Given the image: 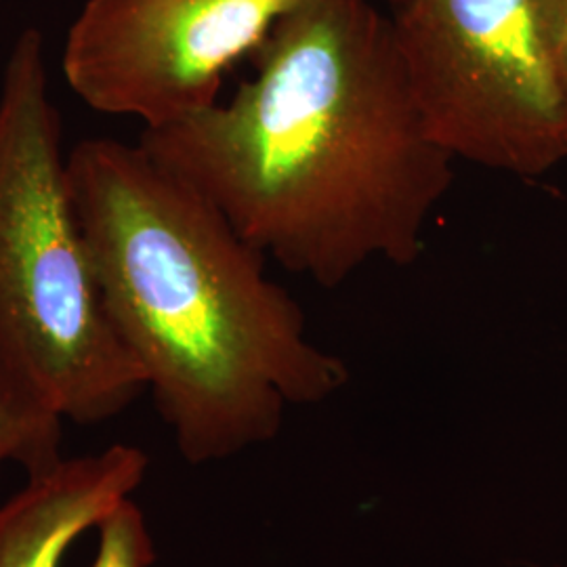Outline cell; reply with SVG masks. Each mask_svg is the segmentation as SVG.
I'll list each match as a JSON object with an SVG mask.
<instances>
[{"mask_svg": "<svg viewBox=\"0 0 567 567\" xmlns=\"http://www.w3.org/2000/svg\"><path fill=\"white\" fill-rule=\"evenodd\" d=\"M0 355L65 423L112 421L147 391L82 231L34 28L0 84Z\"/></svg>", "mask_w": 567, "mask_h": 567, "instance_id": "obj_3", "label": "cell"}, {"mask_svg": "<svg viewBox=\"0 0 567 567\" xmlns=\"http://www.w3.org/2000/svg\"><path fill=\"white\" fill-rule=\"evenodd\" d=\"M297 0H86L61 53L63 79L93 112L163 128L219 102Z\"/></svg>", "mask_w": 567, "mask_h": 567, "instance_id": "obj_5", "label": "cell"}, {"mask_svg": "<svg viewBox=\"0 0 567 567\" xmlns=\"http://www.w3.org/2000/svg\"><path fill=\"white\" fill-rule=\"evenodd\" d=\"M97 548L89 567H152L156 547L142 508L126 498L95 527Z\"/></svg>", "mask_w": 567, "mask_h": 567, "instance_id": "obj_8", "label": "cell"}, {"mask_svg": "<svg viewBox=\"0 0 567 567\" xmlns=\"http://www.w3.org/2000/svg\"><path fill=\"white\" fill-rule=\"evenodd\" d=\"M567 107V0H538Z\"/></svg>", "mask_w": 567, "mask_h": 567, "instance_id": "obj_9", "label": "cell"}, {"mask_svg": "<svg viewBox=\"0 0 567 567\" xmlns=\"http://www.w3.org/2000/svg\"><path fill=\"white\" fill-rule=\"evenodd\" d=\"M68 177L110 316L189 465L271 442L349 381L265 255L140 142L89 137Z\"/></svg>", "mask_w": 567, "mask_h": 567, "instance_id": "obj_2", "label": "cell"}, {"mask_svg": "<svg viewBox=\"0 0 567 567\" xmlns=\"http://www.w3.org/2000/svg\"><path fill=\"white\" fill-rule=\"evenodd\" d=\"M248 60L255 76L227 102L143 128V150L318 286L414 264L456 158L426 126L389 16L297 0Z\"/></svg>", "mask_w": 567, "mask_h": 567, "instance_id": "obj_1", "label": "cell"}, {"mask_svg": "<svg viewBox=\"0 0 567 567\" xmlns=\"http://www.w3.org/2000/svg\"><path fill=\"white\" fill-rule=\"evenodd\" d=\"M63 419L0 355V471L23 466L28 475L63 458Z\"/></svg>", "mask_w": 567, "mask_h": 567, "instance_id": "obj_7", "label": "cell"}, {"mask_svg": "<svg viewBox=\"0 0 567 567\" xmlns=\"http://www.w3.org/2000/svg\"><path fill=\"white\" fill-rule=\"evenodd\" d=\"M147 473L142 447L114 444L28 475L0 505V567H61L103 515L133 498Z\"/></svg>", "mask_w": 567, "mask_h": 567, "instance_id": "obj_6", "label": "cell"}, {"mask_svg": "<svg viewBox=\"0 0 567 567\" xmlns=\"http://www.w3.org/2000/svg\"><path fill=\"white\" fill-rule=\"evenodd\" d=\"M431 135L456 161L538 179L567 158V107L538 0H386Z\"/></svg>", "mask_w": 567, "mask_h": 567, "instance_id": "obj_4", "label": "cell"}]
</instances>
